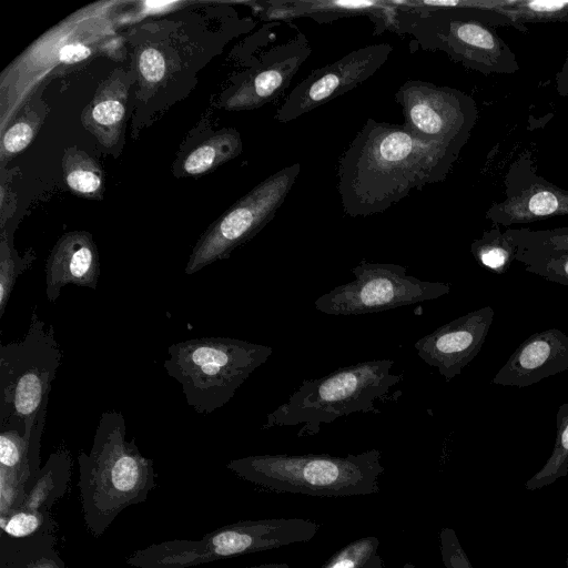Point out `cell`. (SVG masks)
<instances>
[{
  "label": "cell",
  "mask_w": 568,
  "mask_h": 568,
  "mask_svg": "<svg viewBox=\"0 0 568 568\" xmlns=\"http://www.w3.org/2000/svg\"><path fill=\"white\" fill-rule=\"evenodd\" d=\"M495 312L483 306L439 326L414 344L418 356L437 368L446 382L478 355L489 333Z\"/></svg>",
  "instance_id": "14"
},
{
  "label": "cell",
  "mask_w": 568,
  "mask_h": 568,
  "mask_svg": "<svg viewBox=\"0 0 568 568\" xmlns=\"http://www.w3.org/2000/svg\"><path fill=\"white\" fill-rule=\"evenodd\" d=\"M36 254L30 248L20 255L12 246L7 235H1L0 243V318L11 296L18 277L24 273L34 262Z\"/></svg>",
  "instance_id": "28"
},
{
  "label": "cell",
  "mask_w": 568,
  "mask_h": 568,
  "mask_svg": "<svg viewBox=\"0 0 568 568\" xmlns=\"http://www.w3.org/2000/svg\"><path fill=\"white\" fill-rule=\"evenodd\" d=\"M568 369V335L557 328L525 339L493 377L500 386L528 387Z\"/></svg>",
  "instance_id": "16"
},
{
  "label": "cell",
  "mask_w": 568,
  "mask_h": 568,
  "mask_svg": "<svg viewBox=\"0 0 568 568\" xmlns=\"http://www.w3.org/2000/svg\"><path fill=\"white\" fill-rule=\"evenodd\" d=\"M138 69L143 80L150 84L160 82L165 74V59L160 50L145 47L138 57Z\"/></svg>",
  "instance_id": "32"
},
{
  "label": "cell",
  "mask_w": 568,
  "mask_h": 568,
  "mask_svg": "<svg viewBox=\"0 0 568 568\" xmlns=\"http://www.w3.org/2000/svg\"><path fill=\"white\" fill-rule=\"evenodd\" d=\"M567 568H568V554H567Z\"/></svg>",
  "instance_id": "38"
},
{
  "label": "cell",
  "mask_w": 568,
  "mask_h": 568,
  "mask_svg": "<svg viewBox=\"0 0 568 568\" xmlns=\"http://www.w3.org/2000/svg\"><path fill=\"white\" fill-rule=\"evenodd\" d=\"M252 568H287L286 566H262V567H252Z\"/></svg>",
  "instance_id": "37"
},
{
  "label": "cell",
  "mask_w": 568,
  "mask_h": 568,
  "mask_svg": "<svg viewBox=\"0 0 568 568\" xmlns=\"http://www.w3.org/2000/svg\"><path fill=\"white\" fill-rule=\"evenodd\" d=\"M517 248L511 229L501 232L499 225H493L470 244V252L477 263L496 274L508 272L516 261Z\"/></svg>",
  "instance_id": "24"
},
{
  "label": "cell",
  "mask_w": 568,
  "mask_h": 568,
  "mask_svg": "<svg viewBox=\"0 0 568 568\" xmlns=\"http://www.w3.org/2000/svg\"><path fill=\"white\" fill-rule=\"evenodd\" d=\"M518 248L568 252V226L549 230L511 229Z\"/></svg>",
  "instance_id": "30"
},
{
  "label": "cell",
  "mask_w": 568,
  "mask_h": 568,
  "mask_svg": "<svg viewBox=\"0 0 568 568\" xmlns=\"http://www.w3.org/2000/svg\"><path fill=\"white\" fill-rule=\"evenodd\" d=\"M311 54L304 34L274 47L227 93L223 108L229 111L253 110L277 99Z\"/></svg>",
  "instance_id": "15"
},
{
  "label": "cell",
  "mask_w": 568,
  "mask_h": 568,
  "mask_svg": "<svg viewBox=\"0 0 568 568\" xmlns=\"http://www.w3.org/2000/svg\"><path fill=\"white\" fill-rule=\"evenodd\" d=\"M368 541H361L344 549L336 558H334L326 568H366L368 559L373 556L371 552L362 560L359 557L366 549Z\"/></svg>",
  "instance_id": "34"
},
{
  "label": "cell",
  "mask_w": 568,
  "mask_h": 568,
  "mask_svg": "<svg viewBox=\"0 0 568 568\" xmlns=\"http://www.w3.org/2000/svg\"><path fill=\"white\" fill-rule=\"evenodd\" d=\"M55 535L42 534L24 539L1 535L0 568H65L55 549Z\"/></svg>",
  "instance_id": "21"
},
{
  "label": "cell",
  "mask_w": 568,
  "mask_h": 568,
  "mask_svg": "<svg viewBox=\"0 0 568 568\" xmlns=\"http://www.w3.org/2000/svg\"><path fill=\"white\" fill-rule=\"evenodd\" d=\"M72 469V457L67 448H59L48 457L36 476L20 507L50 510L67 491Z\"/></svg>",
  "instance_id": "20"
},
{
  "label": "cell",
  "mask_w": 568,
  "mask_h": 568,
  "mask_svg": "<svg viewBox=\"0 0 568 568\" xmlns=\"http://www.w3.org/2000/svg\"><path fill=\"white\" fill-rule=\"evenodd\" d=\"M301 172L300 163L285 166L255 185L217 217L195 243L184 272L195 274L230 257L275 216Z\"/></svg>",
  "instance_id": "9"
},
{
  "label": "cell",
  "mask_w": 568,
  "mask_h": 568,
  "mask_svg": "<svg viewBox=\"0 0 568 568\" xmlns=\"http://www.w3.org/2000/svg\"><path fill=\"white\" fill-rule=\"evenodd\" d=\"M525 271L568 287V252L517 248L516 258Z\"/></svg>",
  "instance_id": "27"
},
{
  "label": "cell",
  "mask_w": 568,
  "mask_h": 568,
  "mask_svg": "<svg viewBox=\"0 0 568 568\" xmlns=\"http://www.w3.org/2000/svg\"><path fill=\"white\" fill-rule=\"evenodd\" d=\"M389 43L369 44L339 60L313 70L300 82L276 112L281 123L291 122L368 80L387 61Z\"/></svg>",
  "instance_id": "12"
},
{
  "label": "cell",
  "mask_w": 568,
  "mask_h": 568,
  "mask_svg": "<svg viewBox=\"0 0 568 568\" xmlns=\"http://www.w3.org/2000/svg\"><path fill=\"white\" fill-rule=\"evenodd\" d=\"M226 467L267 489L334 497L376 491L377 478L384 470L376 448L345 457L255 455L233 459Z\"/></svg>",
  "instance_id": "6"
},
{
  "label": "cell",
  "mask_w": 568,
  "mask_h": 568,
  "mask_svg": "<svg viewBox=\"0 0 568 568\" xmlns=\"http://www.w3.org/2000/svg\"><path fill=\"white\" fill-rule=\"evenodd\" d=\"M568 475V402L556 414L554 449L545 465L525 484L527 490H537Z\"/></svg>",
  "instance_id": "25"
},
{
  "label": "cell",
  "mask_w": 568,
  "mask_h": 568,
  "mask_svg": "<svg viewBox=\"0 0 568 568\" xmlns=\"http://www.w3.org/2000/svg\"><path fill=\"white\" fill-rule=\"evenodd\" d=\"M505 200L493 203L486 219L493 225L510 226L568 215V191L537 174L530 151L521 152L504 179Z\"/></svg>",
  "instance_id": "13"
},
{
  "label": "cell",
  "mask_w": 568,
  "mask_h": 568,
  "mask_svg": "<svg viewBox=\"0 0 568 568\" xmlns=\"http://www.w3.org/2000/svg\"><path fill=\"white\" fill-rule=\"evenodd\" d=\"M265 12L268 20H291L307 17L317 22H329L343 17L368 16L377 33L396 30L398 7L393 1H276Z\"/></svg>",
  "instance_id": "18"
},
{
  "label": "cell",
  "mask_w": 568,
  "mask_h": 568,
  "mask_svg": "<svg viewBox=\"0 0 568 568\" xmlns=\"http://www.w3.org/2000/svg\"><path fill=\"white\" fill-rule=\"evenodd\" d=\"M462 149L368 119L339 158L337 190L352 216L382 213L412 191L446 179Z\"/></svg>",
  "instance_id": "1"
},
{
  "label": "cell",
  "mask_w": 568,
  "mask_h": 568,
  "mask_svg": "<svg viewBox=\"0 0 568 568\" xmlns=\"http://www.w3.org/2000/svg\"><path fill=\"white\" fill-rule=\"evenodd\" d=\"M442 551L446 568H473L455 532L450 529L442 532Z\"/></svg>",
  "instance_id": "33"
},
{
  "label": "cell",
  "mask_w": 568,
  "mask_h": 568,
  "mask_svg": "<svg viewBox=\"0 0 568 568\" xmlns=\"http://www.w3.org/2000/svg\"><path fill=\"white\" fill-rule=\"evenodd\" d=\"M93 50L84 42L73 41L59 49L58 60L63 64H77L91 57Z\"/></svg>",
  "instance_id": "35"
},
{
  "label": "cell",
  "mask_w": 568,
  "mask_h": 568,
  "mask_svg": "<svg viewBox=\"0 0 568 568\" xmlns=\"http://www.w3.org/2000/svg\"><path fill=\"white\" fill-rule=\"evenodd\" d=\"M405 119L404 126L417 138L463 146L477 121L474 99L450 87L408 80L395 93Z\"/></svg>",
  "instance_id": "11"
},
{
  "label": "cell",
  "mask_w": 568,
  "mask_h": 568,
  "mask_svg": "<svg viewBox=\"0 0 568 568\" xmlns=\"http://www.w3.org/2000/svg\"><path fill=\"white\" fill-rule=\"evenodd\" d=\"M62 171L67 186L78 196L101 200L104 192V174L99 163L75 146L67 148L62 158Z\"/></svg>",
  "instance_id": "23"
},
{
  "label": "cell",
  "mask_w": 568,
  "mask_h": 568,
  "mask_svg": "<svg viewBox=\"0 0 568 568\" xmlns=\"http://www.w3.org/2000/svg\"><path fill=\"white\" fill-rule=\"evenodd\" d=\"M390 358L339 367L320 378L304 379L288 399L268 413L262 430L302 425L298 437L315 435L323 424L354 413H381L379 406L402 395L395 386L403 374L392 372Z\"/></svg>",
  "instance_id": "3"
},
{
  "label": "cell",
  "mask_w": 568,
  "mask_h": 568,
  "mask_svg": "<svg viewBox=\"0 0 568 568\" xmlns=\"http://www.w3.org/2000/svg\"><path fill=\"white\" fill-rule=\"evenodd\" d=\"M498 11L518 27L531 21H568L567 1L516 2Z\"/></svg>",
  "instance_id": "29"
},
{
  "label": "cell",
  "mask_w": 568,
  "mask_h": 568,
  "mask_svg": "<svg viewBox=\"0 0 568 568\" xmlns=\"http://www.w3.org/2000/svg\"><path fill=\"white\" fill-rule=\"evenodd\" d=\"M0 527L2 536L24 539L42 534H54L57 524L50 510L18 507L0 516Z\"/></svg>",
  "instance_id": "26"
},
{
  "label": "cell",
  "mask_w": 568,
  "mask_h": 568,
  "mask_svg": "<svg viewBox=\"0 0 568 568\" xmlns=\"http://www.w3.org/2000/svg\"><path fill=\"white\" fill-rule=\"evenodd\" d=\"M315 531L314 524L303 520L240 521L207 532L199 540L174 539L150 545L130 555L125 562L136 568H191L305 540Z\"/></svg>",
  "instance_id": "8"
},
{
  "label": "cell",
  "mask_w": 568,
  "mask_h": 568,
  "mask_svg": "<svg viewBox=\"0 0 568 568\" xmlns=\"http://www.w3.org/2000/svg\"><path fill=\"white\" fill-rule=\"evenodd\" d=\"M45 295L58 300L68 284L95 290L100 277V260L92 235L85 231L63 234L53 245L45 263Z\"/></svg>",
  "instance_id": "17"
},
{
  "label": "cell",
  "mask_w": 568,
  "mask_h": 568,
  "mask_svg": "<svg viewBox=\"0 0 568 568\" xmlns=\"http://www.w3.org/2000/svg\"><path fill=\"white\" fill-rule=\"evenodd\" d=\"M128 100V81L115 70L97 89L92 100L81 113L87 131L106 149H112L122 135Z\"/></svg>",
  "instance_id": "19"
},
{
  "label": "cell",
  "mask_w": 568,
  "mask_h": 568,
  "mask_svg": "<svg viewBox=\"0 0 568 568\" xmlns=\"http://www.w3.org/2000/svg\"><path fill=\"white\" fill-rule=\"evenodd\" d=\"M556 85L560 95L568 97V55L561 69L556 74Z\"/></svg>",
  "instance_id": "36"
},
{
  "label": "cell",
  "mask_w": 568,
  "mask_h": 568,
  "mask_svg": "<svg viewBox=\"0 0 568 568\" xmlns=\"http://www.w3.org/2000/svg\"><path fill=\"white\" fill-rule=\"evenodd\" d=\"M242 139L235 129H223L210 135L183 159L180 170L184 175L206 174L242 152Z\"/></svg>",
  "instance_id": "22"
},
{
  "label": "cell",
  "mask_w": 568,
  "mask_h": 568,
  "mask_svg": "<svg viewBox=\"0 0 568 568\" xmlns=\"http://www.w3.org/2000/svg\"><path fill=\"white\" fill-rule=\"evenodd\" d=\"M355 278L320 296L315 310L327 315H363L439 298L450 285L407 275L405 266L363 260Z\"/></svg>",
  "instance_id": "10"
},
{
  "label": "cell",
  "mask_w": 568,
  "mask_h": 568,
  "mask_svg": "<svg viewBox=\"0 0 568 568\" xmlns=\"http://www.w3.org/2000/svg\"><path fill=\"white\" fill-rule=\"evenodd\" d=\"M272 353L270 346L237 338H192L169 346L163 366L186 404L206 415L227 404Z\"/></svg>",
  "instance_id": "5"
},
{
  "label": "cell",
  "mask_w": 568,
  "mask_h": 568,
  "mask_svg": "<svg viewBox=\"0 0 568 568\" xmlns=\"http://www.w3.org/2000/svg\"><path fill=\"white\" fill-rule=\"evenodd\" d=\"M125 434L123 415L104 412L91 450L78 456L83 517L94 536H101L123 509L143 503L155 486L152 459Z\"/></svg>",
  "instance_id": "2"
},
{
  "label": "cell",
  "mask_w": 568,
  "mask_h": 568,
  "mask_svg": "<svg viewBox=\"0 0 568 568\" xmlns=\"http://www.w3.org/2000/svg\"><path fill=\"white\" fill-rule=\"evenodd\" d=\"M40 125L39 116L29 111L21 115L1 138L2 164L22 152L33 140Z\"/></svg>",
  "instance_id": "31"
},
{
  "label": "cell",
  "mask_w": 568,
  "mask_h": 568,
  "mask_svg": "<svg viewBox=\"0 0 568 568\" xmlns=\"http://www.w3.org/2000/svg\"><path fill=\"white\" fill-rule=\"evenodd\" d=\"M397 33L410 34L423 49L444 51L452 60L484 74L515 73L519 65L510 48L489 24L483 9L457 2H398Z\"/></svg>",
  "instance_id": "4"
},
{
  "label": "cell",
  "mask_w": 568,
  "mask_h": 568,
  "mask_svg": "<svg viewBox=\"0 0 568 568\" xmlns=\"http://www.w3.org/2000/svg\"><path fill=\"white\" fill-rule=\"evenodd\" d=\"M62 358L53 325L47 326L33 307L23 338L0 346V420L16 418L31 434Z\"/></svg>",
  "instance_id": "7"
}]
</instances>
